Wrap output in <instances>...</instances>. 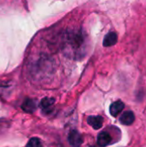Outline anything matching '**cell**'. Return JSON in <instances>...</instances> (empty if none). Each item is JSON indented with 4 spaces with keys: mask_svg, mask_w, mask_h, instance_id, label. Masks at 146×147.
Returning <instances> with one entry per match:
<instances>
[{
    "mask_svg": "<svg viewBox=\"0 0 146 147\" xmlns=\"http://www.w3.org/2000/svg\"><path fill=\"white\" fill-rule=\"evenodd\" d=\"M69 143L72 147H80L83 143V139L80 134H78L77 131H72L69 134L68 138Z\"/></svg>",
    "mask_w": 146,
    "mask_h": 147,
    "instance_id": "1",
    "label": "cell"
},
{
    "mask_svg": "<svg viewBox=\"0 0 146 147\" xmlns=\"http://www.w3.org/2000/svg\"><path fill=\"white\" fill-rule=\"evenodd\" d=\"M111 141H112V138H111L110 134L107 132L101 133L97 137V144H98V146L102 147L108 146L111 143Z\"/></svg>",
    "mask_w": 146,
    "mask_h": 147,
    "instance_id": "2",
    "label": "cell"
},
{
    "mask_svg": "<svg viewBox=\"0 0 146 147\" xmlns=\"http://www.w3.org/2000/svg\"><path fill=\"white\" fill-rule=\"evenodd\" d=\"M87 122L89 125H90L94 129L98 130L102 127L103 119L102 116H89L87 119Z\"/></svg>",
    "mask_w": 146,
    "mask_h": 147,
    "instance_id": "3",
    "label": "cell"
},
{
    "mask_svg": "<svg viewBox=\"0 0 146 147\" xmlns=\"http://www.w3.org/2000/svg\"><path fill=\"white\" fill-rule=\"evenodd\" d=\"M118 40V36L117 34L114 32H110L108 33L103 40V46L108 47H112L116 44Z\"/></svg>",
    "mask_w": 146,
    "mask_h": 147,
    "instance_id": "4",
    "label": "cell"
},
{
    "mask_svg": "<svg viewBox=\"0 0 146 147\" xmlns=\"http://www.w3.org/2000/svg\"><path fill=\"white\" fill-rule=\"evenodd\" d=\"M125 108V104L121 101H117L114 102L111 104L109 109H110V114L116 117Z\"/></svg>",
    "mask_w": 146,
    "mask_h": 147,
    "instance_id": "5",
    "label": "cell"
},
{
    "mask_svg": "<svg viewBox=\"0 0 146 147\" xmlns=\"http://www.w3.org/2000/svg\"><path fill=\"white\" fill-rule=\"evenodd\" d=\"M135 121V115L132 111H126L125 112L120 118V121L123 124V125H132Z\"/></svg>",
    "mask_w": 146,
    "mask_h": 147,
    "instance_id": "6",
    "label": "cell"
},
{
    "mask_svg": "<svg viewBox=\"0 0 146 147\" xmlns=\"http://www.w3.org/2000/svg\"><path fill=\"white\" fill-rule=\"evenodd\" d=\"M22 109L27 111V112H33L35 109V104L34 102L32 100H27L23 105H22Z\"/></svg>",
    "mask_w": 146,
    "mask_h": 147,
    "instance_id": "7",
    "label": "cell"
},
{
    "mask_svg": "<svg viewBox=\"0 0 146 147\" xmlns=\"http://www.w3.org/2000/svg\"><path fill=\"white\" fill-rule=\"evenodd\" d=\"M54 102V99L52 98H44L40 103V107L41 109H47L49 108L51 105H52V103Z\"/></svg>",
    "mask_w": 146,
    "mask_h": 147,
    "instance_id": "8",
    "label": "cell"
},
{
    "mask_svg": "<svg viewBox=\"0 0 146 147\" xmlns=\"http://www.w3.org/2000/svg\"><path fill=\"white\" fill-rule=\"evenodd\" d=\"M26 147H42V144L38 138H32L27 144Z\"/></svg>",
    "mask_w": 146,
    "mask_h": 147,
    "instance_id": "9",
    "label": "cell"
}]
</instances>
